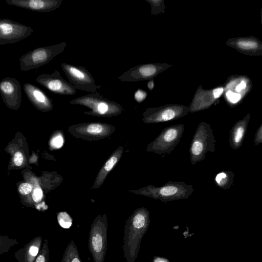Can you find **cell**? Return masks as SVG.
Returning a JSON list of instances; mask_svg holds the SVG:
<instances>
[{
  "instance_id": "1",
  "label": "cell",
  "mask_w": 262,
  "mask_h": 262,
  "mask_svg": "<svg viewBox=\"0 0 262 262\" xmlns=\"http://www.w3.org/2000/svg\"><path fill=\"white\" fill-rule=\"evenodd\" d=\"M150 223L149 211L144 207L136 209L127 219L124 228L123 250L127 262H135L142 238Z\"/></svg>"
},
{
  "instance_id": "2",
  "label": "cell",
  "mask_w": 262,
  "mask_h": 262,
  "mask_svg": "<svg viewBox=\"0 0 262 262\" xmlns=\"http://www.w3.org/2000/svg\"><path fill=\"white\" fill-rule=\"evenodd\" d=\"M193 191L192 185L184 182L169 181L162 186L150 184L137 190H128V192L167 202L187 199Z\"/></svg>"
},
{
  "instance_id": "3",
  "label": "cell",
  "mask_w": 262,
  "mask_h": 262,
  "mask_svg": "<svg viewBox=\"0 0 262 262\" xmlns=\"http://www.w3.org/2000/svg\"><path fill=\"white\" fill-rule=\"evenodd\" d=\"M216 140L210 125L202 121L198 125L189 147L190 162L192 165L203 160L208 152L214 151Z\"/></svg>"
},
{
  "instance_id": "4",
  "label": "cell",
  "mask_w": 262,
  "mask_h": 262,
  "mask_svg": "<svg viewBox=\"0 0 262 262\" xmlns=\"http://www.w3.org/2000/svg\"><path fill=\"white\" fill-rule=\"evenodd\" d=\"M67 43H59L39 47L24 54L19 58L20 68L22 71L37 69L46 64L55 56L65 50Z\"/></svg>"
},
{
  "instance_id": "5",
  "label": "cell",
  "mask_w": 262,
  "mask_h": 262,
  "mask_svg": "<svg viewBox=\"0 0 262 262\" xmlns=\"http://www.w3.org/2000/svg\"><path fill=\"white\" fill-rule=\"evenodd\" d=\"M185 129L182 124L164 128L159 135L150 142L146 151L158 155L169 154L179 143Z\"/></svg>"
},
{
  "instance_id": "6",
  "label": "cell",
  "mask_w": 262,
  "mask_h": 262,
  "mask_svg": "<svg viewBox=\"0 0 262 262\" xmlns=\"http://www.w3.org/2000/svg\"><path fill=\"white\" fill-rule=\"evenodd\" d=\"M71 104L82 105L92 109V114L101 116H116L121 113L123 108L118 103L104 98L98 93L76 98L70 101Z\"/></svg>"
},
{
  "instance_id": "7",
  "label": "cell",
  "mask_w": 262,
  "mask_h": 262,
  "mask_svg": "<svg viewBox=\"0 0 262 262\" xmlns=\"http://www.w3.org/2000/svg\"><path fill=\"white\" fill-rule=\"evenodd\" d=\"M61 68L69 82L76 89L90 93H96L101 88V85L96 84L93 76L84 67L62 62Z\"/></svg>"
},
{
  "instance_id": "8",
  "label": "cell",
  "mask_w": 262,
  "mask_h": 262,
  "mask_svg": "<svg viewBox=\"0 0 262 262\" xmlns=\"http://www.w3.org/2000/svg\"><path fill=\"white\" fill-rule=\"evenodd\" d=\"M189 112L188 107L179 104L148 108L143 113L142 121L146 124L170 121L181 118Z\"/></svg>"
},
{
  "instance_id": "9",
  "label": "cell",
  "mask_w": 262,
  "mask_h": 262,
  "mask_svg": "<svg viewBox=\"0 0 262 262\" xmlns=\"http://www.w3.org/2000/svg\"><path fill=\"white\" fill-rule=\"evenodd\" d=\"M33 29L8 18L0 19V45L14 43L29 37Z\"/></svg>"
},
{
  "instance_id": "10",
  "label": "cell",
  "mask_w": 262,
  "mask_h": 262,
  "mask_svg": "<svg viewBox=\"0 0 262 262\" xmlns=\"http://www.w3.org/2000/svg\"><path fill=\"white\" fill-rule=\"evenodd\" d=\"M36 82L49 91L59 95H74L76 89L69 82L66 81L58 70L51 74H41L36 78Z\"/></svg>"
},
{
  "instance_id": "11",
  "label": "cell",
  "mask_w": 262,
  "mask_h": 262,
  "mask_svg": "<svg viewBox=\"0 0 262 262\" xmlns=\"http://www.w3.org/2000/svg\"><path fill=\"white\" fill-rule=\"evenodd\" d=\"M0 93L4 102L8 107L17 109L19 107L22 93L20 83L12 77H5L0 81Z\"/></svg>"
},
{
  "instance_id": "12",
  "label": "cell",
  "mask_w": 262,
  "mask_h": 262,
  "mask_svg": "<svg viewBox=\"0 0 262 262\" xmlns=\"http://www.w3.org/2000/svg\"><path fill=\"white\" fill-rule=\"evenodd\" d=\"M168 66L165 64H148L135 67L119 77L121 81H138L153 78Z\"/></svg>"
},
{
  "instance_id": "13",
  "label": "cell",
  "mask_w": 262,
  "mask_h": 262,
  "mask_svg": "<svg viewBox=\"0 0 262 262\" xmlns=\"http://www.w3.org/2000/svg\"><path fill=\"white\" fill-rule=\"evenodd\" d=\"M7 4L38 12H50L58 9L62 0H6Z\"/></svg>"
},
{
  "instance_id": "14",
  "label": "cell",
  "mask_w": 262,
  "mask_h": 262,
  "mask_svg": "<svg viewBox=\"0 0 262 262\" xmlns=\"http://www.w3.org/2000/svg\"><path fill=\"white\" fill-rule=\"evenodd\" d=\"M23 89L28 99L36 108L43 111L52 108V100L38 87L30 83H25Z\"/></svg>"
},
{
  "instance_id": "15",
  "label": "cell",
  "mask_w": 262,
  "mask_h": 262,
  "mask_svg": "<svg viewBox=\"0 0 262 262\" xmlns=\"http://www.w3.org/2000/svg\"><path fill=\"white\" fill-rule=\"evenodd\" d=\"M248 119L245 118L236 122L232 127L229 136L230 146L234 149H237L242 145L249 122Z\"/></svg>"
},
{
  "instance_id": "16",
  "label": "cell",
  "mask_w": 262,
  "mask_h": 262,
  "mask_svg": "<svg viewBox=\"0 0 262 262\" xmlns=\"http://www.w3.org/2000/svg\"><path fill=\"white\" fill-rule=\"evenodd\" d=\"M124 151L122 146H120L111 155L104 165L99 175V181L102 182L107 173L115 167L120 160Z\"/></svg>"
},
{
  "instance_id": "17",
  "label": "cell",
  "mask_w": 262,
  "mask_h": 262,
  "mask_svg": "<svg viewBox=\"0 0 262 262\" xmlns=\"http://www.w3.org/2000/svg\"><path fill=\"white\" fill-rule=\"evenodd\" d=\"M234 173L231 171H222L217 173L214 181L217 187L224 189L229 188L234 181Z\"/></svg>"
},
{
  "instance_id": "18",
  "label": "cell",
  "mask_w": 262,
  "mask_h": 262,
  "mask_svg": "<svg viewBox=\"0 0 262 262\" xmlns=\"http://www.w3.org/2000/svg\"><path fill=\"white\" fill-rule=\"evenodd\" d=\"M57 219L59 225L63 228H69L72 225V219L65 212H60L58 215Z\"/></svg>"
},
{
  "instance_id": "19",
  "label": "cell",
  "mask_w": 262,
  "mask_h": 262,
  "mask_svg": "<svg viewBox=\"0 0 262 262\" xmlns=\"http://www.w3.org/2000/svg\"><path fill=\"white\" fill-rule=\"evenodd\" d=\"M237 46L243 50L255 49L257 48L258 43L255 41L242 40L237 42Z\"/></svg>"
},
{
  "instance_id": "20",
  "label": "cell",
  "mask_w": 262,
  "mask_h": 262,
  "mask_svg": "<svg viewBox=\"0 0 262 262\" xmlns=\"http://www.w3.org/2000/svg\"><path fill=\"white\" fill-rule=\"evenodd\" d=\"M92 245L94 250L96 252H99L101 251L103 247L102 236L99 234H97L92 238Z\"/></svg>"
},
{
  "instance_id": "21",
  "label": "cell",
  "mask_w": 262,
  "mask_h": 262,
  "mask_svg": "<svg viewBox=\"0 0 262 262\" xmlns=\"http://www.w3.org/2000/svg\"><path fill=\"white\" fill-rule=\"evenodd\" d=\"M226 96L228 100L231 103H236L241 99L239 94L228 91L226 93Z\"/></svg>"
},
{
  "instance_id": "22",
  "label": "cell",
  "mask_w": 262,
  "mask_h": 262,
  "mask_svg": "<svg viewBox=\"0 0 262 262\" xmlns=\"http://www.w3.org/2000/svg\"><path fill=\"white\" fill-rule=\"evenodd\" d=\"M32 185L29 183H24L21 184L18 188L20 193L23 195H26L30 193L32 190Z\"/></svg>"
},
{
  "instance_id": "23",
  "label": "cell",
  "mask_w": 262,
  "mask_h": 262,
  "mask_svg": "<svg viewBox=\"0 0 262 262\" xmlns=\"http://www.w3.org/2000/svg\"><path fill=\"white\" fill-rule=\"evenodd\" d=\"M63 143V138L60 135L53 138L51 141V145L55 148H60L62 146Z\"/></svg>"
},
{
  "instance_id": "24",
  "label": "cell",
  "mask_w": 262,
  "mask_h": 262,
  "mask_svg": "<svg viewBox=\"0 0 262 262\" xmlns=\"http://www.w3.org/2000/svg\"><path fill=\"white\" fill-rule=\"evenodd\" d=\"M147 93L142 90H138L135 94V99L139 103L142 102L146 97Z\"/></svg>"
},
{
  "instance_id": "25",
  "label": "cell",
  "mask_w": 262,
  "mask_h": 262,
  "mask_svg": "<svg viewBox=\"0 0 262 262\" xmlns=\"http://www.w3.org/2000/svg\"><path fill=\"white\" fill-rule=\"evenodd\" d=\"M254 142L255 145H258L262 143V124L258 127L255 134Z\"/></svg>"
},
{
  "instance_id": "26",
  "label": "cell",
  "mask_w": 262,
  "mask_h": 262,
  "mask_svg": "<svg viewBox=\"0 0 262 262\" xmlns=\"http://www.w3.org/2000/svg\"><path fill=\"white\" fill-rule=\"evenodd\" d=\"M42 194V191L40 188H35L33 192L32 198L35 202H38L41 200Z\"/></svg>"
},
{
  "instance_id": "27",
  "label": "cell",
  "mask_w": 262,
  "mask_h": 262,
  "mask_svg": "<svg viewBox=\"0 0 262 262\" xmlns=\"http://www.w3.org/2000/svg\"><path fill=\"white\" fill-rule=\"evenodd\" d=\"M23 160H24V157H23L22 154L20 152L18 151L15 154L14 156L13 161H14V164L16 166H20L23 163Z\"/></svg>"
},
{
  "instance_id": "28",
  "label": "cell",
  "mask_w": 262,
  "mask_h": 262,
  "mask_svg": "<svg viewBox=\"0 0 262 262\" xmlns=\"http://www.w3.org/2000/svg\"><path fill=\"white\" fill-rule=\"evenodd\" d=\"M224 89L223 88H217L214 89L212 91L213 97L215 99L219 98L223 94Z\"/></svg>"
},
{
  "instance_id": "29",
  "label": "cell",
  "mask_w": 262,
  "mask_h": 262,
  "mask_svg": "<svg viewBox=\"0 0 262 262\" xmlns=\"http://www.w3.org/2000/svg\"><path fill=\"white\" fill-rule=\"evenodd\" d=\"M246 88V83L244 81H241V82L238 84L235 90L239 92L241 90L245 89Z\"/></svg>"
},
{
  "instance_id": "30",
  "label": "cell",
  "mask_w": 262,
  "mask_h": 262,
  "mask_svg": "<svg viewBox=\"0 0 262 262\" xmlns=\"http://www.w3.org/2000/svg\"><path fill=\"white\" fill-rule=\"evenodd\" d=\"M38 252V249L37 247L31 246L29 249V253L32 256H36Z\"/></svg>"
},
{
  "instance_id": "31",
  "label": "cell",
  "mask_w": 262,
  "mask_h": 262,
  "mask_svg": "<svg viewBox=\"0 0 262 262\" xmlns=\"http://www.w3.org/2000/svg\"><path fill=\"white\" fill-rule=\"evenodd\" d=\"M152 262H169V260L164 257L155 256Z\"/></svg>"
},
{
  "instance_id": "32",
  "label": "cell",
  "mask_w": 262,
  "mask_h": 262,
  "mask_svg": "<svg viewBox=\"0 0 262 262\" xmlns=\"http://www.w3.org/2000/svg\"><path fill=\"white\" fill-rule=\"evenodd\" d=\"M45 259L43 256L42 255H39L37 259L36 260L35 262H45Z\"/></svg>"
},
{
  "instance_id": "33",
  "label": "cell",
  "mask_w": 262,
  "mask_h": 262,
  "mask_svg": "<svg viewBox=\"0 0 262 262\" xmlns=\"http://www.w3.org/2000/svg\"><path fill=\"white\" fill-rule=\"evenodd\" d=\"M148 88L151 90L154 87V82L153 81H149L147 84Z\"/></svg>"
},
{
  "instance_id": "34",
  "label": "cell",
  "mask_w": 262,
  "mask_h": 262,
  "mask_svg": "<svg viewBox=\"0 0 262 262\" xmlns=\"http://www.w3.org/2000/svg\"><path fill=\"white\" fill-rule=\"evenodd\" d=\"M72 262H80V261L77 258H75L72 260Z\"/></svg>"
}]
</instances>
